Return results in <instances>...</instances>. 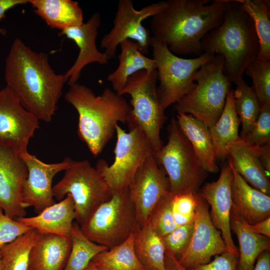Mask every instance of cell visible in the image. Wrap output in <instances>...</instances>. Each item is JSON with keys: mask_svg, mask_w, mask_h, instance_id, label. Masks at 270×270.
Wrapping results in <instances>:
<instances>
[{"mask_svg": "<svg viewBox=\"0 0 270 270\" xmlns=\"http://www.w3.org/2000/svg\"><path fill=\"white\" fill-rule=\"evenodd\" d=\"M90 264L99 270H146L134 248V234L120 244L102 251Z\"/></svg>", "mask_w": 270, "mask_h": 270, "instance_id": "obj_30", "label": "cell"}, {"mask_svg": "<svg viewBox=\"0 0 270 270\" xmlns=\"http://www.w3.org/2000/svg\"><path fill=\"white\" fill-rule=\"evenodd\" d=\"M194 228V220L177 226L169 234L162 236L165 252L172 254L178 260L186 250Z\"/></svg>", "mask_w": 270, "mask_h": 270, "instance_id": "obj_38", "label": "cell"}, {"mask_svg": "<svg viewBox=\"0 0 270 270\" xmlns=\"http://www.w3.org/2000/svg\"><path fill=\"white\" fill-rule=\"evenodd\" d=\"M247 224L254 232L270 238V217L254 224Z\"/></svg>", "mask_w": 270, "mask_h": 270, "instance_id": "obj_44", "label": "cell"}, {"mask_svg": "<svg viewBox=\"0 0 270 270\" xmlns=\"http://www.w3.org/2000/svg\"><path fill=\"white\" fill-rule=\"evenodd\" d=\"M68 194L73 198L75 220L80 226L112 196L105 180L88 160H72L63 178L52 186L56 200L60 201Z\"/></svg>", "mask_w": 270, "mask_h": 270, "instance_id": "obj_7", "label": "cell"}, {"mask_svg": "<svg viewBox=\"0 0 270 270\" xmlns=\"http://www.w3.org/2000/svg\"><path fill=\"white\" fill-rule=\"evenodd\" d=\"M70 238L72 248L63 270H84L94 256L108 249L88 238L76 222H74Z\"/></svg>", "mask_w": 270, "mask_h": 270, "instance_id": "obj_34", "label": "cell"}, {"mask_svg": "<svg viewBox=\"0 0 270 270\" xmlns=\"http://www.w3.org/2000/svg\"><path fill=\"white\" fill-rule=\"evenodd\" d=\"M64 99L77 111L78 135L94 156L112 139L118 122L127 123L132 110L123 96L113 90L106 88L96 96L78 82L69 86Z\"/></svg>", "mask_w": 270, "mask_h": 270, "instance_id": "obj_3", "label": "cell"}, {"mask_svg": "<svg viewBox=\"0 0 270 270\" xmlns=\"http://www.w3.org/2000/svg\"><path fill=\"white\" fill-rule=\"evenodd\" d=\"M139 228L128 188L113 194L80 226L90 240L108 248L123 242Z\"/></svg>", "mask_w": 270, "mask_h": 270, "instance_id": "obj_8", "label": "cell"}, {"mask_svg": "<svg viewBox=\"0 0 270 270\" xmlns=\"http://www.w3.org/2000/svg\"></svg>", "mask_w": 270, "mask_h": 270, "instance_id": "obj_49", "label": "cell"}, {"mask_svg": "<svg viewBox=\"0 0 270 270\" xmlns=\"http://www.w3.org/2000/svg\"><path fill=\"white\" fill-rule=\"evenodd\" d=\"M84 270H99L96 268L92 266L91 264H89L88 266Z\"/></svg>", "mask_w": 270, "mask_h": 270, "instance_id": "obj_47", "label": "cell"}, {"mask_svg": "<svg viewBox=\"0 0 270 270\" xmlns=\"http://www.w3.org/2000/svg\"><path fill=\"white\" fill-rule=\"evenodd\" d=\"M254 270H270V250L262 252L258 256Z\"/></svg>", "mask_w": 270, "mask_h": 270, "instance_id": "obj_45", "label": "cell"}, {"mask_svg": "<svg viewBox=\"0 0 270 270\" xmlns=\"http://www.w3.org/2000/svg\"><path fill=\"white\" fill-rule=\"evenodd\" d=\"M134 248L146 270H166L165 248L162 236L148 222L134 233Z\"/></svg>", "mask_w": 270, "mask_h": 270, "instance_id": "obj_29", "label": "cell"}, {"mask_svg": "<svg viewBox=\"0 0 270 270\" xmlns=\"http://www.w3.org/2000/svg\"><path fill=\"white\" fill-rule=\"evenodd\" d=\"M238 256L228 252L214 256L212 260L186 270H238Z\"/></svg>", "mask_w": 270, "mask_h": 270, "instance_id": "obj_41", "label": "cell"}, {"mask_svg": "<svg viewBox=\"0 0 270 270\" xmlns=\"http://www.w3.org/2000/svg\"><path fill=\"white\" fill-rule=\"evenodd\" d=\"M226 0H168L166 6L152 17V37L165 43L174 54L203 52L201 42L222 22Z\"/></svg>", "mask_w": 270, "mask_h": 270, "instance_id": "obj_2", "label": "cell"}, {"mask_svg": "<svg viewBox=\"0 0 270 270\" xmlns=\"http://www.w3.org/2000/svg\"><path fill=\"white\" fill-rule=\"evenodd\" d=\"M201 46L204 52L222 57L224 72L234 84L260 50L253 20L238 0H226L222 22L204 36Z\"/></svg>", "mask_w": 270, "mask_h": 270, "instance_id": "obj_4", "label": "cell"}, {"mask_svg": "<svg viewBox=\"0 0 270 270\" xmlns=\"http://www.w3.org/2000/svg\"><path fill=\"white\" fill-rule=\"evenodd\" d=\"M120 46L121 52L118 55L119 64L117 68L107 76V80L113 90L119 94L124 88L128 78L136 72L146 70L152 72L156 70V64L152 58L146 57L140 51L138 44L126 40Z\"/></svg>", "mask_w": 270, "mask_h": 270, "instance_id": "obj_25", "label": "cell"}, {"mask_svg": "<svg viewBox=\"0 0 270 270\" xmlns=\"http://www.w3.org/2000/svg\"><path fill=\"white\" fill-rule=\"evenodd\" d=\"M176 120L202 168L208 173L218 172L219 168L209 128L190 114L178 112Z\"/></svg>", "mask_w": 270, "mask_h": 270, "instance_id": "obj_24", "label": "cell"}, {"mask_svg": "<svg viewBox=\"0 0 270 270\" xmlns=\"http://www.w3.org/2000/svg\"><path fill=\"white\" fill-rule=\"evenodd\" d=\"M234 90V106L242 124L240 138L242 139L250 131L256 122L260 110V102L250 86L243 78L236 84Z\"/></svg>", "mask_w": 270, "mask_h": 270, "instance_id": "obj_33", "label": "cell"}, {"mask_svg": "<svg viewBox=\"0 0 270 270\" xmlns=\"http://www.w3.org/2000/svg\"><path fill=\"white\" fill-rule=\"evenodd\" d=\"M28 175L20 155L0 142V208L14 220L26 214L22 195Z\"/></svg>", "mask_w": 270, "mask_h": 270, "instance_id": "obj_16", "label": "cell"}, {"mask_svg": "<svg viewBox=\"0 0 270 270\" xmlns=\"http://www.w3.org/2000/svg\"><path fill=\"white\" fill-rule=\"evenodd\" d=\"M200 198V196L198 192L172 194V212L177 226L194 220L196 207Z\"/></svg>", "mask_w": 270, "mask_h": 270, "instance_id": "obj_37", "label": "cell"}, {"mask_svg": "<svg viewBox=\"0 0 270 270\" xmlns=\"http://www.w3.org/2000/svg\"><path fill=\"white\" fill-rule=\"evenodd\" d=\"M4 78L6 86L26 110L39 120H52L66 82L64 74L52 68L46 54L14 39L6 58Z\"/></svg>", "mask_w": 270, "mask_h": 270, "instance_id": "obj_1", "label": "cell"}, {"mask_svg": "<svg viewBox=\"0 0 270 270\" xmlns=\"http://www.w3.org/2000/svg\"><path fill=\"white\" fill-rule=\"evenodd\" d=\"M28 2V0H0V21L6 17V13L9 10ZM0 34L6 35V30L0 28Z\"/></svg>", "mask_w": 270, "mask_h": 270, "instance_id": "obj_42", "label": "cell"}, {"mask_svg": "<svg viewBox=\"0 0 270 270\" xmlns=\"http://www.w3.org/2000/svg\"><path fill=\"white\" fill-rule=\"evenodd\" d=\"M233 179L231 196L233 209L249 224L270 217V196L250 186L238 174L230 162Z\"/></svg>", "mask_w": 270, "mask_h": 270, "instance_id": "obj_20", "label": "cell"}, {"mask_svg": "<svg viewBox=\"0 0 270 270\" xmlns=\"http://www.w3.org/2000/svg\"><path fill=\"white\" fill-rule=\"evenodd\" d=\"M39 120L26 110L6 86L0 90V142L18 154L28 152Z\"/></svg>", "mask_w": 270, "mask_h": 270, "instance_id": "obj_13", "label": "cell"}, {"mask_svg": "<svg viewBox=\"0 0 270 270\" xmlns=\"http://www.w3.org/2000/svg\"><path fill=\"white\" fill-rule=\"evenodd\" d=\"M101 24L100 14L94 13L86 22L66 28L60 34L73 40L79 49L78 54L72 66L64 74L68 84L78 82L81 72L87 65L98 63L105 64L110 59L104 52H100L96 45L98 29Z\"/></svg>", "mask_w": 270, "mask_h": 270, "instance_id": "obj_19", "label": "cell"}, {"mask_svg": "<svg viewBox=\"0 0 270 270\" xmlns=\"http://www.w3.org/2000/svg\"><path fill=\"white\" fill-rule=\"evenodd\" d=\"M253 148L264 169L267 174L270 175V144L262 146H253Z\"/></svg>", "mask_w": 270, "mask_h": 270, "instance_id": "obj_43", "label": "cell"}, {"mask_svg": "<svg viewBox=\"0 0 270 270\" xmlns=\"http://www.w3.org/2000/svg\"><path fill=\"white\" fill-rule=\"evenodd\" d=\"M28 270H32L30 268H28Z\"/></svg>", "mask_w": 270, "mask_h": 270, "instance_id": "obj_48", "label": "cell"}, {"mask_svg": "<svg viewBox=\"0 0 270 270\" xmlns=\"http://www.w3.org/2000/svg\"><path fill=\"white\" fill-rule=\"evenodd\" d=\"M232 179V170L228 163L222 168L218 179L206 183L200 188L198 194L210 206L212 222L220 232L228 252L238 257V250L233 241L230 225Z\"/></svg>", "mask_w": 270, "mask_h": 270, "instance_id": "obj_18", "label": "cell"}, {"mask_svg": "<svg viewBox=\"0 0 270 270\" xmlns=\"http://www.w3.org/2000/svg\"><path fill=\"white\" fill-rule=\"evenodd\" d=\"M150 46L156 64L157 94L165 110L176 104L196 86L194 77L199 68L214 55L203 52L197 58H184L172 53L166 44L152 36Z\"/></svg>", "mask_w": 270, "mask_h": 270, "instance_id": "obj_9", "label": "cell"}, {"mask_svg": "<svg viewBox=\"0 0 270 270\" xmlns=\"http://www.w3.org/2000/svg\"><path fill=\"white\" fill-rule=\"evenodd\" d=\"M128 125L127 132L119 124L116 126L114 162L109 165L105 160H100L96 166L112 194L128 188L140 166L154 154L142 130L133 124Z\"/></svg>", "mask_w": 270, "mask_h": 270, "instance_id": "obj_10", "label": "cell"}, {"mask_svg": "<svg viewBox=\"0 0 270 270\" xmlns=\"http://www.w3.org/2000/svg\"><path fill=\"white\" fill-rule=\"evenodd\" d=\"M72 248L70 238L53 234H41L30 254L32 270H63Z\"/></svg>", "mask_w": 270, "mask_h": 270, "instance_id": "obj_23", "label": "cell"}, {"mask_svg": "<svg viewBox=\"0 0 270 270\" xmlns=\"http://www.w3.org/2000/svg\"><path fill=\"white\" fill-rule=\"evenodd\" d=\"M242 140L252 146L270 144V105L260 106L256 122Z\"/></svg>", "mask_w": 270, "mask_h": 270, "instance_id": "obj_39", "label": "cell"}, {"mask_svg": "<svg viewBox=\"0 0 270 270\" xmlns=\"http://www.w3.org/2000/svg\"><path fill=\"white\" fill-rule=\"evenodd\" d=\"M34 12L52 28L60 31L82 24L83 12L78 2L72 0H28Z\"/></svg>", "mask_w": 270, "mask_h": 270, "instance_id": "obj_27", "label": "cell"}, {"mask_svg": "<svg viewBox=\"0 0 270 270\" xmlns=\"http://www.w3.org/2000/svg\"><path fill=\"white\" fill-rule=\"evenodd\" d=\"M156 70L138 71L130 76L118 94H128L132 110L127 124L140 128L150 142L154 154L163 146L160 130L166 120L157 94Z\"/></svg>", "mask_w": 270, "mask_h": 270, "instance_id": "obj_11", "label": "cell"}, {"mask_svg": "<svg viewBox=\"0 0 270 270\" xmlns=\"http://www.w3.org/2000/svg\"><path fill=\"white\" fill-rule=\"evenodd\" d=\"M238 0L253 20L260 46L257 58L270 60V0Z\"/></svg>", "mask_w": 270, "mask_h": 270, "instance_id": "obj_32", "label": "cell"}, {"mask_svg": "<svg viewBox=\"0 0 270 270\" xmlns=\"http://www.w3.org/2000/svg\"><path fill=\"white\" fill-rule=\"evenodd\" d=\"M164 262L166 270H186L175 258L166 252H165Z\"/></svg>", "mask_w": 270, "mask_h": 270, "instance_id": "obj_46", "label": "cell"}, {"mask_svg": "<svg viewBox=\"0 0 270 270\" xmlns=\"http://www.w3.org/2000/svg\"><path fill=\"white\" fill-rule=\"evenodd\" d=\"M228 252L220 232L212 224L206 202L200 196L194 218V228L189 244L178 260L186 269L209 262L211 258Z\"/></svg>", "mask_w": 270, "mask_h": 270, "instance_id": "obj_14", "label": "cell"}, {"mask_svg": "<svg viewBox=\"0 0 270 270\" xmlns=\"http://www.w3.org/2000/svg\"><path fill=\"white\" fill-rule=\"evenodd\" d=\"M166 144L154 154L168 178L173 194L198 192L208 176L200 164L190 142L172 118L168 126Z\"/></svg>", "mask_w": 270, "mask_h": 270, "instance_id": "obj_6", "label": "cell"}, {"mask_svg": "<svg viewBox=\"0 0 270 270\" xmlns=\"http://www.w3.org/2000/svg\"><path fill=\"white\" fill-rule=\"evenodd\" d=\"M76 218L74 202L68 194L64 198L48 207L36 216L17 219L40 234H53L70 238Z\"/></svg>", "mask_w": 270, "mask_h": 270, "instance_id": "obj_21", "label": "cell"}, {"mask_svg": "<svg viewBox=\"0 0 270 270\" xmlns=\"http://www.w3.org/2000/svg\"><path fill=\"white\" fill-rule=\"evenodd\" d=\"M32 230L17 220L10 218L0 208V248Z\"/></svg>", "mask_w": 270, "mask_h": 270, "instance_id": "obj_40", "label": "cell"}, {"mask_svg": "<svg viewBox=\"0 0 270 270\" xmlns=\"http://www.w3.org/2000/svg\"><path fill=\"white\" fill-rule=\"evenodd\" d=\"M227 154L228 162L248 184L270 195V175L264 169L253 146L240 138L228 146Z\"/></svg>", "mask_w": 270, "mask_h": 270, "instance_id": "obj_22", "label": "cell"}, {"mask_svg": "<svg viewBox=\"0 0 270 270\" xmlns=\"http://www.w3.org/2000/svg\"><path fill=\"white\" fill-rule=\"evenodd\" d=\"M166 6V1H160L136 10L132 0H118L113 26L100 41V48L104 50L108 58L114 57L118 46L126 40L138 42L141 52L144 55L148 54L152 36L150 31L142 22L160 12Z\"/></svg>", "mask_w": 270, "mask_h": 270, "instance_id": "obj_12", "label": "cell"}, {"mask_svg": "<svg viewBox=\"0 0 270 270\" xmlns=\"http://www.w3.org/2000/svg\"><path fill=\"white\" fill-rule=\"evenodd\" d=\"M20 156L28 170L23 190L24 206H33L40 214L56 203L52 194L53 178L58 173L66 170L72 160L66 158L60 162L47 164L28 152Z\"/></svg>", "mask_w": 270, "mask_h": 270, "instance_id": "obj_17", "label": "cell"}, {"mask_svg": "<svg viewBox=\"0 0 270 270\" xmlns=\"http://www.w3.org/2000/svg\"><path fill=\"white\" fill-rule=\"evenodd\" d=\"M230 225L239 244L238 270H254L258 256L270 250V238L250 230L247 223L231 209Z\"/></svg>", "mask_w": 270, "mask_h": 270, "instance_id": "obj_26", "label": "cell"}, {"mask_svg": "<svg viewBox=\"0 0 270 270\" xmlns=\"http://www.w3.org/2000/svg\"><path fill=\"white\" fill-rule=\"evenodd\" d=\"M245 72L252 79L251 88L260 106L270 105V60L256 58L247 66Z\"/></svg>", "mask_w": 270, "mask_h": 270, "instance_id": "obj_35", "label": "cell"}, {"mask_svg": "<svg viewBox=\"0 0 270 270\" xmlns=\"http://www.w3.org/2000/svg\"><path fill=\"white\" fill-rule=\"evenodd\" d=\"M41 234L34 230L0 248V270H28L30 254Z\"/></svg>", "mask_w": 270, "mask_h": 270, "instance_id": "obj_31", "label": "cell"}, {"mask_svg": "<svg viewBox=\"0 0 270 270\" xmlns=\"http://www.w3.org/2000/svg\"><path fill=\"white\" fill-rule=\"evenodd\" d=\"M240 124L234 106V90L230 89L220 117L209 128L216 159L224 160L228 158V146L240 139L238 134Z\"/></svg>", "mask_w": 270, "mask_h": 270, "instance_id": "obj_28", "label": "cell"}, {"mask_svg": "<svg viewBox=\"0 0 270 270\" xmlns=\"http://www.w3.org/2000/svg\"><path fill=\"white\" fill-rule=\"evenodd\" d=\"M172 196L170 191L162 196L148 218L147 222L160 236L169 234L177 227L172 212Z\"/></svg>", "mask_w": 270, "mask_h": 270, "instance_id": "obj_36", "label": "cell"}, {"mask_svg": "<svg viewBox=\"0 0 270 270\" xmlns=\"http://www.w3.org/2000/svg\"><path fill=\"white\" fill-rule=\"evenodd\" d=\"M170 190L166 174L153 154L140 166L128 186L140 228L147 223L154 206Z\"/></svg>", "mask_w": 270, "mask_h": 270, "instance_id": "obj_15", "label": "cell"}, {"mask_svg": "<svg viewBox=\"0 0 270 270\" xmlns=\"http://www.w3.org/2000/svg\"><path fill=\"white\" fill-rule=\"evenodd\" d=\"M194 88L175 106L178 112L190 114L208 128L214 126L224 108L232 82L224 72V60L214 55L195 74Z\"/></svg>", "mask_w": 270, "mask_h": 270, "instance_id": "obj_5", "label": "cell"}]
</instances>
